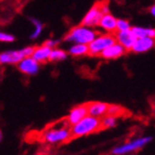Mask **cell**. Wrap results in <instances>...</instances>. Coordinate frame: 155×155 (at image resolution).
I'll list each match as a JSON object with an SVG mask.
<instances>
[{
	"label": "cell",
	"mask_w": 155,
	"mask_h": 155,
	"mask_svg": "<svg viewBox=\"0 0 155 155\" xmlns=\"http://www.w3.org/2000/svg\"><path fill=\"white\" fill-rule=\"evenodd\" d=\"M71 138H80L88 136L93 132H97L101 130L100 127V118L91 115H86L84 118H81L79 122L72 125L70 128Z\"/></svg>",
	"instance_id": "1"
},
{
	"label": "cell",
	"mask_w": 155,
	"mask_h": 155,
	"mask_svg": "<svg viewBox=\"0 0 155 155\" xmlns=\"http://www.w3.org/2000/svg\"><path fill=\"white\" fill-rule=\"evenodd\" d=\"M98 35L96 31H93L92 27L81 25L76 26L70 31V33L65 36L64 40L67 42H73V44H84L88 45L94 37Z\"/></svg>",
	"instance_id": "2"
},
{
	"label": "cell",
	"mask_w": 155,
	"mask_h": 155,
	"mask_svg": "<svg viewBox=\"0 0 155 155\" xmlns=\"http://www.w3.org/2000/svg\"><path fill=\"white\" fill-rule=\"evenodd\" d=\"M71 130L68 128V124H65L61 127H52L51 129L47 130L44 134V141L49 144H58L64 143L71 140Z\"/></svg>",
	"instance_id": "3"
},
{
	"label": "cell",
	"mask_w": 155,
	"mask_h": 155,
	"mask_svg": "<svg viewBox=\"0 0 155 155\" xmlns=\"http://www.w3.org/2000/svg\"><path fill=\"white\" fill-rule=\"evenodd\" d=\"M115 40L114 35L110 33H106L104 35H97L88 44L89 54L91 55H100V53L103 51L105 48L113 45Z\"/></svg>",
	"instance_id": "4"
},
{
	"label": "cell",
	"mask_w": 155,
	"mask_h": 155,
	"mask_svg": "<svg viewBox=\"0 0 155 155\" xmlns=\"http://www.w3.org/2000/svg\"><path fill=\"white\" fill-rule=\"evenodd\" d=\"M110 12L107 5H104L102 2L96 3L92 8L87 12L85 16H84L81 24L85 26H88V27H94V26H98L99 21H100L101 16L103 15L104 13Z\"/></svg>",
	"instance_id": "5"
},
{
	"label": "cell",
	"mask_w": 155,
	"mask_h": 155,
	"mask_svg": "<svg viewBox=\"0 0 155 155\" xmlns=\"http://www.w3.org/2000/svg\"><path fill=\"white\" fill-rule=\"evenodd\" d=\"M34 47H27L21 50H11L0 53V64H18L22 59L31 57Z\"/></svg>",
	"instance_id": "6"
},
{
	"label": "cell",
	"mask_w": 155,
	"mask_h": 155,
	"mask_svg": "<svg viewBox=\"0 0 155 155\" xmlns=\"http://www.w3.org/2000/svg\"><path fill=\"white\" fill-rule=\"evenodd\" d=\"M152 138L151 137H143V138H138L136 140H132L130 142H127L125 144L117 147L112 150V154L115 155H124V154H129V153L136 152V151L141 150L142 147H144L147 143L150 142Z\"/></svg>",
	"instance_id": "7"
},
{
	"label": "cell",
	"mask_w": 155,
	"mask_h": 155,
	"mask_svg": "<svg viewBox=\"0 0 155 155\" xmlns=\"http://www.w3.org/2000/svg\"><path fill=\"white\" fill-rule=\"evenodd\" d=\"M18 70L26 75H36L39 71V63L31 57H26L18 63Z\"/></svg>",
	"instance_id": "8"
},
{
	"label": "cell",
	"mask_w": 155,
	"mask_h": 155,
	"mask_svg": "<svg viewBox=\"0 0 155 155\" xmlns=\"http://www.w3.org/2000/svg\"><path fill=\"white\" fill-rule=\"evenodd\" d=\"M153 47H154V38L147 36L139 37V38H136L130 51L134 53H144L152 49Z\"/></svg>",
	"instance_id": "9"
},
{
	"label": "cell",
	"mask_w": 155,
	"mask_h": 155,
	"mask_svg": "<svg viewBox=\"0 0 155 155\" xmlns=\"http://www.w3.org/2000/svg\"><path fill=\"white\" fill-rule=\"evenodd\" d=\"M86 115H88V104H81V105L75 106L74 109L71 110L70 114L66 117V123L68 124V126L76 124L77 122H79L80 119L84 118Z\"/></svg>",
	"instance_id": "10"
},
{
	"label": "cell",
	"mask_w": 155,
	"mask_h": 155,
	"mask_svg": "<svg viewBox=\"0 0 155 155\" xmlns=\"http://www.w3.org/2000/svg\"><path fill=\"white\" fill-rule=\"evenodd\" d=\"M125 53H126V49H125L122 45H119L118 42L115 41L113 45H111V46H109L107 48H105V49L100 53V55L106 60H115V59H118V58L123 57Z\"/></svg>",
	"instance_id": "11"
},
{
	"label": "cell",
	"mask_w": 155,
	"mask_h": 155,
	"mask_svg": "<svg viewBox=\"0 0 155 155\" xmlns=\"http://www.w3.org/2000/svg\"><path fill=\"white\" fill-rule=\"evenodd\" d=\"M116 31L117 33L114 36L116 42H118L119 45H122L125 49H126V51H130L132 45H134V40H136V37L134 36V34L131 33V31L127 29V31Z\"/></svg>",
	"instance_id": "12"
},
{
	"label": "cell",
	"mask_w": 155,
	"mask_h": 155,
	"mask_svg": "<svg viewBox=\"0 0 155 155\" xmlns=\"http://www.w3.org/2000/svg\"><path fill=\"white\" fill-rule=\"evenodd\" d=\"M116 22L117 18H115L111 13H104L103 15L101 16L100 21H99L98 26H100L101 28L105 31L106 33H115L116 31Z\"/></svg>",
	"instance_id": "13"
},
{
	"label": "cell",
	"mask_w": 155,
	"mask_h": 155,
	"mask_svg": "<svg viewBox=\"0 0 155 155\" xmlns=\"http://www.w3.org/2000/svg\"><path fill=\"white\" fill-rule=\"evenodd\" d=\"M109 104L103 102H91L88 103V115L102 118L107 113Z\"/></svg>",
	"instance_id": "14"
},
{
	"label": "cell",
	"mask_w": 155,
	"mask_h": 155,
	"mask_svg": "<svg viewBox=\"0 0 155 155\" xmlns=\"http://www.w3.org/2000/svg\"><path fill=\"white\" fill-rule=\"evenodd\" d=\"M50 51H51L50 48H48L47 46L42 45V46H40V47L34 48L33 53H31V57L34 58V59L36 60L37 62L40 64V63H44V62H47V61H49Z\"/></svg>",
	"instance_id": "15"
},
{
	"label": "cell",
	"mask_w": 155,
	"mask_h": 155,
	"mask_svg": "<svg viewBox=\"0 0 155 155\" xmlns=\"http://www.w3.org/2000/svg\"><path fill=\"white\" fill-rule=\"evenodd\" d=\"M68 53L73 57H83L89 53L88 45L84 44H74L68 49Z\"/></svg>",
	"instance_id": "16"
},
{
	"label": "cell",
	"mask_w": 155,
	"mask_h": 155,
	"mask_svg": "<svg viewBox=\"0 0 155 155\" xmlns=\"http://www.w3.org/2000/svg\"><path fill=\"white\" fill-rule=\"evenodd\" d=\"M131 33L134 34V36L136 38H139V37H155V31L154 28H147V27H139V26H134L132 28H130Z\"/></svg>",
	"instance_id": "17"
},
{
	"label": "cell",
	"mask_w": 155,
	"mask_h": 155,
	"mask_svg": "<svg viewBox=\"0 0 155 155\" xmlns=\"http://www.w3.org/2000/svg\"><path fill=\"white\" fill-rule=\"evenodd\" d=\"M117 124V117L112 116V115H104L102 119H100V127L101 129H109L113 128Z\"/></svg>",
	"instance_id": "18"
},
{
	"label": "cell",
	"mask_w": 155,
	"mask_h": 155,
	"mask_svg": "<svg viewBox=\"0 0 155 155\" xmlns=\"http://www.w3.org/2000/svg\"><path fill=\"white\" fill-rule=\"evenodd\" d=\"M67 58V52L64 50L61 49H54L52 48L51 51H50V55H49V61L52 62H59V61H63Z\"/></svg>",
	"instance_id": "19"
},
{
	"label": "cell",
	"mask_w": 155,
	"mask_h": 155,
	"mask_svg": "<svg viewBox=\"0 0 155 155\" xmlns=\"http://www.w3.org/2000/svg\"><path fill=\"white\" fill-rule=\"evenodd\" d=\"M31 22L34 25V33L31 35V38H37V37L40 36V34L42 31V28H44V25H42L38 20L36 18H31Z\"/></svg>",
	"instance_id": "20"
},
{
	"label": "cell",
	"mask_w": 155,
	"mask_h": 155,
	"mask_svg": "<svg viewBox=\"0 0 155 155\" xmlns=\"http://www.w3.org/2000/svg\"><path fill=\"white\" fill-rule=\"evenodd\" d=\"M123 110L120 106H117V105H109L107 107V115H112V116H119L120 114H122Z\"/></svg>",
	"instance_id": "21"
},
{
	"label": "cell",
	"mask_w": 155,
	"mask_h": 155,
	"mask_svg": "<svg viewBox=\"0 0 155 155\" xmlns=\"http://www.w3.org/2000/svg\"><path fill=\"white\" fill-rule=\"evenodd\" d=\"M127 29H130V24L126 20H117L116 31H127Z\"/></svg>",
	"instance_id": "22"
},
{
	"label": "cell",
	"mask_w": 155,
	"mask_h": 155,
	"mask_svg": "<svg viewBox=\"0 0 155 155\" xmlns=\"http://www.w3.org/2000/svg\"><path fill=\"white\" fill-rule=\"evenodd\" d=\"M14 36L11 35V34L3 33V31H0V41L1 42H12L14 41Z\"/></svg>",
	"instance_id": "23"
},
{
	"label": "cell",
	"mask_w": 155,
	"mask_h": 155,
	"mask_svg": "<svg viewBox=\"0 0 155 155\" xmlns=\"http://www.w3.org/2000/svg\"><path fill=\"white\" fill-rule=\"evenodd\" d=\"M58 44L59 42L57 41V40H53V39H49V40H47L46 42H45V46H47L48 48H50V49H52V48H54V47L58 46Z\"/></svg>",
	"instance_id": "24"
},
{
	"label": "cell",
	"mask_w": 155,
	"mask_h": 155,
	"mask_svg": "<svg viewBox=\"0 0 155 155\" xmlns=\"http://www.w3.org/2000/svg\"><path fill=\"white\" fill-rule=\"evenodd\" d=\"M150 13H151V14H152L153 16L155 15V7H154V5H152V7H151V9H150Z\"/></svg>",
	"instance_id": "25"
},
{
	"label": "cell",
	"mask_w": 155,
	"mask_h": 155,
	"mask_svg": "<svg viewBox=\"0 0 155 155\" xmlns=\"http://www.w3.org/2000/svg\"><path fill=\"white\" fill-rule=\"evenodd\" d=\"M2 140V132H1V130H0V141Z\"/></svg>",
	"instance_id": "26"
}]
</instances>
